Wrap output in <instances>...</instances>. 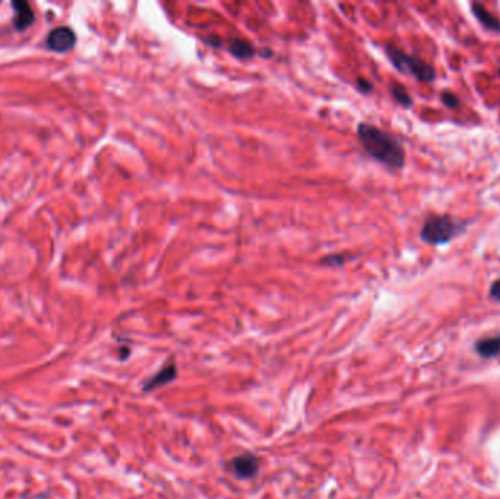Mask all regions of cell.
<instances>
[{"label":"cell","mask_w":500,"mask_h":499,"mask_svg":"<svg viewBox=\"0 0 500 499\" xmlns=\"http://www.w3.org/2000/svg\"><path fill=\"white\" fill-rule=\"evenodd\" d=\"M357 136L366 154L373 160L389 168H402L405 166V150L390 133L372 123L362 122L357 126Z\"/></svg>","instance_id":"1"},{"label":"cell","mask_w":500,"mask_h":499,"mask_svg":"<svg viewBox=\"0 0 500 499\" xmlns=\"http://www.w3.org/2000/svg\"><path fill=\"white\" fill-rule=\"evenodd\" d=\"M465 227L466 224L464 222H458L448 214L432 215L423 224V229L420 231V238L425 243L432 246L446 245L461 235Z\"/></svg>","instance_id":"2"},{"label":"cell","mask_w":500,"mask_h":499,"mask_svg":"<svg viewBox=\"0 0 500 499\" xmlns=\"http://www.w3.org/2000/svg\"><path fill=\"white\" fill-rule=\"evenodd\" d=\"M385 52L392 64L401 73H407L414 76L420 82H433L436 80V71L433 66L423 59L410 56L405 52L394 48V45H385Z\"/></svg>","instance_id":"3"},{"label":"cell","mask_w":500,"mask_h":499,"mask_svg":"<svg viewBox=\"0 0 500 499\" xmlns=\"http://www.w3.org/2000/svg\"><path fill=\"white\" fill-rule=\"evenodd\" d=\"M226 469L233 476H236L237 479L247 480V479H252L258 475V472L260 469V464H259V458L256 456L250 454V452H244V454L233 457L227 463Z\"/></svg>","instance_id":"4"},{"label":"cell","mask_w":500,"mask_h":499,"mask_svg":"<svg viewBox=\"0 0 500 499\" xmlns=\"http://www.w3.org/2000/svg\"><path fill=\"white\" fill-rule=\"evenodd\" d=\"M75 44H76L75 31L66 25H61L52 29L50 34L47 36V41H45L47 49L56 53H66L75 48Z\"/></svg>","instance_id":"5"},{"label":"cell","mask_w":500,"mask_h":499,"mask_svg":"<svg viewBox=\"0 0 500 499\" xmlns=\"http://www.w3.org/2000/svg\"><path fill=\"white\" fill-rule=\"evenodd\" d=\"M12 6L15 9V17H13L15 29L24 31L28 27L33 25L36 17L28 2H24V0H15V2H12Z\"/></svg>","instance_id":"6"},{"label":"cell","mask_w":500,"mask_h":499,"mask_svg":"<svg viewBox=\"0 0 500 499\" xmlns=\"http://www.w3.org/2000/svg\"><path fill=\"white\" fill-rule=\"evenodd\" d=\"M177 377V370H176V365L173 362L166 363L155 375H152L147 384L144 385V391H152L155 388H160L167 385L168 382L173 381Z\"/></svg>","instance_id":"7"},{"label":"cell","mask_w":500,"mask_h":499,"mask_svg":"<svg viewBox=\"0 0 500 499\" xmlns=\"http://www.w3.org/2000/svg\"><path fill=\"white\" fill-rule=\"evenodd\" d=\"M228 52L236 57V59H240V60H246V59H252L253 56H256V49L255 45L252 43H249L247 40L244 38H240V37H236V38H231L228 41Z\"/></svg>","instance_id":"8"},{"label":"cell","mask_w":500,"mask_h":499,"mask_svg":"<svg viewBox=\"0 0 500 499\" xmlns=\"http://www.w3.org/2000/svg\"><path fill=\"white\" fill-rule=\"evenodd\" d=\"M476 352L484 357L490 359L500 354V335L484 337L476 342Z\"/></svg>","instance_id":"9"},{"label":"cell","mask_w":500,"mask_h":499,"mask_svg":"<svg viewBox=\"0 0 500 499\" xmlns=\"http://www.w3.org/2000/svg\"><path fill=\"white\" fill-rule=\"evenodd\" d=\"M473 12L476 18L481 22L484 28H487L493 33H500V21L492 12H489L481 3H473Z\"/></svg>","instance_id":"10"},{"label":"cell","mask_w":500,"mask_h":499,"mask_svg":"<svg viewBox=\"0 0 500 499\" xmlns=\"http://www.w3.org/2000/svg\"><path fill=\"white\" fill-rule=\"evenodd\" d=\"M390 96H392V99L401 104L402 107H411L413 106V99L410 96V92L407 91V88H405L404 85L401 84H390Z\"/></svg>","instance_id":"11"},{"label":"cell","mask_w":500,"mask_h":499,"mask_svg":"<svg viewBox=\"0 0 500 499\" xmlns=\"http://www.w3.org/2000/svg\"><path fill=\"white\" fill-rule=\"evenodd\" d=\"M353 258H347L344 254H334V255H328L325 256L321 263L326 265V267H341V265L346 263L347 261H350Z\"/></svg>","instance_id":"12"},{"label":"cell","mask_w":500,"mask_h":499,"mask_svg":"<svg viewBox=\"0 0 500 499\" xmlns=\"http://www.w3.org/2000/svg\"><path fill=\"white\" fill-rule=\"evenodd\" d=\"M442 101L449 108H455V107H458L461 104V100L455 94H452V92H449V91L442 92Z\"/></svg>","instance_id":"13"},{"label":"cell","mask_w":500,"mask_h":499,"mask_svg":"<svg viewBox=\"0 0 500 499\" xmlns=\"http://www.w3.org/2000/svg\"><path fill=\"white\" fill-rule=\"evenodd\" d=\"M355 85H357V89H358V91H362L363 94H369V92L373 89L372 84H370L369 81L363 80V78H358L357 82H355Z\"/></svg>","instance_id":"14"},{"label":"cell","mask_w":500,"mask_h":499,"mask_svg":"<svg viewBox=\"0 0 500 499\" xmlns=\"http://www.w3.org/2000/svg\"><path fill=\"white\" fill-rule=\"evenodd\" d=\"M489 294L493 301L500 302V280H496V282L492 284Z\"/></svg>","instance_id":"15"},{"label":"cell","mask_w":500,"mask_h":499,"mask_svg":"<svg viewBox=\"0 0 500 499\" xmlns=\"http://www.w3.org/2000/svg\"><path fill=\"white\" fill-rule=\"evenodd\" d=\"M207 43H209L211 45H214V48H220V45H221V41H220V40H218L216 37L208 38V40H207Z\"/></svg>","instance_id":"16"},{"label":"cell","mask_w":500,"mask_h":499,"mask_svg":"<svg viewBox=\"0 0 500 499\" xmlns=\"http://www.w3.org/2000/svg\"><path fill=\"white\" fill-rule=\"evenodd\" d=\"M499 73H500V72H499Z\"/></svg>","instance_id":"17"}]
</instances>
